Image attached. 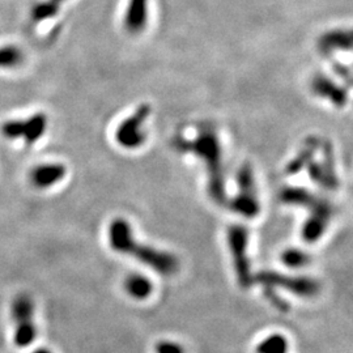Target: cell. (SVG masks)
Masks as SVG:
<instances>
[{
  "label": "cell",
  "instance_id": "14",
  "mask_svg": "<svg viewBox=\"0 0 353 353\" xmlns=\"http://www.w3.org/2000/svg\"><path fill=\"white\" fill-rule=\"evenodd\" d=\"M312 89L316 96L328 100L336 108H341L347 102V92L327 76L318 75L312 83Z\"/></svg>",
  "mask_w": 353,
  "mask_h": 353
},
{
  "label": "cell",
  "instance_id": "21",
  "mask_svg": "<svg viewBox=\"0 0 353 353\" xmlns=\"http://www.w3.org/2000/svg\"><path fill=\"white\" fill-rule=\"evenodd\" d=\"M262 288H263V296L278 312H280V313H288L290 312V305L285 303L284 299H281L279 296L274 288H270V287H262Z\"/></svg>",
  "mask_w": 353,
  "mask_h": 353
},
{
  "label": "cell",
  "instance_id": "5",
  "mask_svg": "<svg viewBox=\"0 0 353 353\" xmlns=\"http://www.w3.org/2000/svg\"><path fill=\"white\" fill-rule=\"evenodd\" d=\"M254 283L274 290H288L301 299H313L321 292V283L316 279L285 275L275 271H261L254 276Z\"/></svg>",
  "mask_w": 353,
  "mask_h": 353
},
{
  "label": "cell",
  "instance_id": "4",
  "mask_svg": "<svg viewBox=\"0 0 353 353\" xmlns=\"http://www.w3.org/2000/svg\"><path fill=\"white\" fill-rule=\"evenodd\" d=\"M237 186L239 192L230 201H228V207L232 212L240 214L245 219H254L261 214V203L258 198V191L255 186V178L252 165H241L237 173Z\"/></svg>",
  "mask_w": 353,
  "mask_h": 353
},
{
  "label": "cell",
  "instance_id": "18",
  "mask_svg": "<svg viewBox=\"0 0 353 353\" xmlns=\"http://www.w3.org/2000/svg\"><path fill=\"white\" fill-rule=\"evenodd\" d=\"M290 344L285 336L281 334H271L270 336L259 341L255 348V353H288Z\"/></svg>",
  "mask_w": 353,
  "mask_h": 353
},
{
  "label": "cell",
  "instance_id": "7",
  "mask_svg": "<svg viewBox=\"0 0 353 353\" xmlns=\"http://www.w3.org/2000/svg\"><path fill=\"white\" fill-rule=\"evenodd\" d=\"M151 106L141 103L139 108L119 123L115 130V140L125 150H138L145 140L147 132L144 125L151 114Z\"/></svg>",
  "mask_w": 353,
  "mask_h": 353
},
{
  "label": "cell",
  "instance_id": "23",
  "mask_svg": "<svg viewBox=\"0 0 353 353\" xmlns=\"http://www.w3.org/2000/svg\"><path fill=\"white\" fill-rule=\"evenodd\" d=\"M33 353H52L49 350H46V348H39L37 351H34Z\"/></svg>",
  "mask_w": 353,
  "mask_h": 353
},
{
  "label": "cell",
  "instance_id": "8",
  "mask_svg": "<svg viewBox=\"0 0 353 353\" xmlns=\"http://www.w3.org/2000/svg\"><path fill=\"white\" fill-rule=\"evenodd\" d=\"M49 119L43 113L33 114L26 119H11L0 127V132L7 139H23L32 145L41 139L48 130Z\"/></svg>",
  "mask_w": 353,
  "mask_h": 353
},
{
  "label": "cell",
  "instance_id": "12",
  "mask_svg": "<svg viewBox=\"0 0 353 353\" xmlns=\"http://www.w3.org/2000/svg\"><path fill=\"white\" fill-rule=\"evenodd\" d=\"M318 48L322 54H334L336 51H353V29H336L323 34Z\"/></svg>",
  "mask_w": 353,
  "mask_h": 353
},
{
  "label": "cell",
  "instance_id": "20",
  "mask_svg": "<svg viewBox=\"0 0 353 353\" xmlns=\"http://www.w3.org/2000/svg\"><path fill=\"white\" fill-rule=\"evenodd\" d=\"M281 262L283 265L288 268H303L305 265L310 263V256L309 254L301 250V249H294V248H290L284 250L281 254Z\"/></svg>",
  "mask_w": 353,
  "mask_h": 353
},
{
  "label": "cell",
  "instance_id": "15",
  "mask_svg": "<svg viewBox=\"0 0 353 353\" xmlns=\"http://www.w3.org/2000/svg\"><path fill=\"white\" fill-rule=\"evenodd\" d=\"M321 143H322V140L316 137H309L307 139L305 140L301 150L285 166V174L294 176V174L305 170L309 161L316 156V152L321 147Z\"/></svg>",
  "mask_w": 353,
  "mask_h": 353
},
{
  "label": "cell",
  "instance_id": "16",
  "mask_svg": "<svg viewBox=\"0 0 353 353\" xmlns=\"http://www.w3.org/2000/svg\"><path fill=\"white\" fill-rule=\"evenodd\" d=\"M125 290L135 300H147L153 292V284L144 275L131 274L125 280Z\"/></svg>",
  "mask_w": 353,
  "mask_h": 353
},
{
  "label": "cell",
  "instance_id": "1",
  "mask_svg": "<svg viewBox=\"0 0 353 353\" xmlns=\"http://www.w3.org/2000/svg\"><path fill=\"white\" fill-rule=\"evenodd\" d=\"M173 150L179 153H192L205 164L208 176V194L219 205L228 202L225 178L223 169V148L217 128L212 123H202L192 139L176 135L172 140Z\"/></svg>",
  "mask_w": 353,
  "mask_h": 353
},
{
  "label": "cell",
  "instance_id": "3",
  "mask_svg": "<svg viewBox=\"0 0 353 353\" xmlns=\"http://www.w3.org/2000/svg\"><path fill=\"white\" fill-rule=\"evenodd\" d=\"M228 246L232 255L234 272L241 288L248 290L254 284L252 265L249 259V230L248 228L236 224L228 228Z\"/></svg>",
  "mask_w": 353,
  "mask_h": 353
},
{
  "label": "cell",
  "instance_id": "13",
  "mask_svg": "<svg viewBox=\"0 0 353 353\" xmlns=\"http://www.w3.org/2000/svg\"><path fill=\"white\" fill-rule=\"evenodd\" d=\"M67 169L63 164H42L30 173V181L37 189H49L63 179Z\"/></svg>",
  "mask_w": 353,
  "mask_h": 353
},
{
  "label": "cell",
  "instance_id": "2",
  "mask_svg": "<svg viewBox=\"0 0 353 353\" xmlns=\"http://www.w3.org/2000/svg\"><path fill=\"white\" fill-rule=\"evenodd\" d=\"M108 236L113 250L134 256L140 263L163 276H173L179 270V261L174 254L139 243L134 237L132 228L125 219H115L112 221Z\"/></svg>",
  "mask_w": 353,
  "mask_h": 353
},
{
  "label": "cell",
  "instance_id": "9",
  "mask_svg": "<svg viewBox=\"0 0 353 353\" xmlns=\"http://www.w3.org/2000/svg\"><path fill=\"white\" fill-rule=\"evenodd\" d=\"M321 154L322 157L319 161H314V157H313L305 169L307 170L310 179L316 183V186L335 191L339 188V178L335 168L334 150L328 141L322 140Z\"/></svg>",
  "mask_w": 353,
  "mask_h": 353
},
{
  "label": "cell",
  "instance_id": "11",
  "mask_svg": "<svg viewBox=\"0 0 353 353\" xmlns=\"http://www.w3.org/2000/svg\"><path fill=\"white\" fill-rule=\"evenodd\" d=\"M148 0H128L123 17V26L131 36L141 34L148 26Z\"/></svg>",
  "mask_w": 353,
  "mask_h": 353
},
{
  "label": "cell",
  "instance_id": "22",
  "mask_svg": "<svg viewBox=\"0 0 353 353\" xmlns=\"http://www.w3.org/2000/svg\"><path fill=\"white\" fill-rule=\"evenodd\" d=\"M156 353H185V350L176 341H161L156 344Z\"/></svg>",
  "mask_w": 353,
  "mask_h": 353
},
{
  "label": "cell",
  "instance_id": "17",
  "mask_svg": "<svg viewBox=\"0 0 353 353\" xmlns=\"http://www.w3.org/2000/svg\"><path fill=\"white\" fill-rule=\"evenodd\" d=\"M67 0H42L37 3L33 8H32V20L33 23H42L46 20H50L52 17H55L59 11L62 4L65 3Z\"/></svg>",
  "mask_w": 353,
  "mask_h": 353
},
{
  "label": "cell",
  "instance_id": "6",
  "mask_svg": "<svg viewBox=\"0 0 353 353\" xmlns=\"http://www.w3.org/2000/svg\"><path fill=\"white\" fill-rule=\"evenodd\" d=\"M11 314L14 325V344L20 348H26L37 336V328L34 325V303L32 297L26 293L16 296L11 305Z\"/></svg>",
  "mask_w": 353,
  "mask_h": 353
},
{
  "label": "cell",
  "instance_id": "10",
  "mask_svg": "<svg viewBox=\"0 0 353 353\" xmlns=\"http://www.w3.org/2000/svg\"><path fill=\"white\" fill-rule=\"evenodd\" d=\"M309 216L303 223L301 237L306 243H316L326 233L328 225L335 214L334 204L322 198L307 210Z\"/></svg>",
  "mask_w": 353,
  "mask_h": 353
},
{
  "label": "cell",
  "instance_id": "19",
  "mask_svg": "<svg viewBox=\"0 0 353 353\" xmlns=\"http://www.w3.org/2000/svg\"><path fill=\"white\" fill-rule=\"evenodd\" d=\"M24 62V52L14 46L6 45L0 48V70H11L16 68Z\"/></svg>",
  "mask_w": 353,
  "mask_h": 353
}]
</instances>
